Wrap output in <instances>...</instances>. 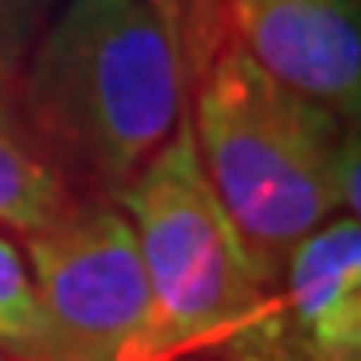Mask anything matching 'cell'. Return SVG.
Here are the masks:
<instances>
[{
  "label": "cell",
  "instance_id": "1",
  "mask_svg": "<svg viewBox=\"0 0 361 361\" xmlns=\"http://www.w3.org/2000/svg\"><path fill=\"white\" fill-rule=\"evenodd\" d=\"M26 100L59 155L122 195L180 118L173 26L147 0H67L34 56Z\"/></svg>",
  "mask_w": 361,
  "mask_h": 361
},
{
  "label": "cell",
  "instance_id": "2",
  "mask_svg": "<svg viewBox=\"0 0 361 361\" xmlns=\"http://www.w3.org/2000/svg\"><path fill=\"white\" fill-rule=\"evenodd\" d=\"M192 133L221 207L269 281L295 243L339 210L343 118L276 81L243 44H225L203 74Z\"/></svg>",
  "mask_w": 361,
  "mask_h": 361
},
{
  "label": "cell",
  "instance_id": "3",
  "mask_svg": "<svg viewBox=\"0 0 361 361\" xmlns=\"http://www.w3.org/2000/svg\"><path fill=\"white\" fill-rule=\"evenodd\" d=\"M122 200L137 218V243L152 291L147 361L262 314L266 276L243 247L200 162L192 114L144 162Z\"/></svg>",
  "mask_w": 361,
  "mask_h": 361
},
{
  "label": "cell",
  "instance_id": "4",
  "mask_svg": "<svg viewBox=\"0 0 361 361\" xmlns=\"http://www.w3.org/2000/svg\"><path fill=\"white\" fill-rule=\"evenodd\" d=\"M26 240L48 361H147L152 291L133 225L111 207H74Z\"/></svg>",
  "mask_w": 361,
  "mask_h": 361
},
{
  "label": "cell",
  "instance_id": "5",
  "mask_svg": "<svg viewBox=\"0 0 361 361\" xmlns=\"http://www.w3.org/2000/svg\"><path fill=\"white\" fill-rule=\"evenodd\" d=\"M258 67L288 89L357 118L361 107V30L354 0H225Z\"/></svg>",
  "mask_w": 361,
  "mask_h": 361
},
{
  "label": "cell",
  "instance_id": "6",
  "mask_svg": "<svg viewBox=\"0 0 361 361\" xmlns=\"http://www.w3.org/2000/svg\"><path fill=\"white\" fill-rule=\"evenodd\" d=\"M291 332L314 361H361V225L339 218L288 258Z\"/></svg>",
  "mask_w": 361,
  "mask_h": 361
},
{
  "label": "cell",
  "instance_id": "7",
  "mask_svg": "<svg viewBox=\"0 0 361 361\" xmlns=\"http://www.w3.org/2000/svg\"><path fill=\"white\" fill-rule=\"evenodd\" d=\"M74 207L78 203L56 162H48L0 107V221L34 236L63 221Z\"/></svg>",
  "mask_w": 361,
  "mask_h": 361
},
{
  "label": "cell",
  "instance_id": "8",
  "mask_svg": "<svg viewBox=\"0 0 361 361\" xmlns=\"http://www.w3.org/2000/svg\"><path fill=\"white\" fill-rule=\"evenodd\" d=\"M0 343L23 361H48V332L37 288L8 240H0Z\"/></svg>",
  "mask_w": 361,
  "mask_h": 361
},
{
  "label": "cell",
  "instance_id": "9",
  "mask_svg": "<svg viewBox=\"0 0 361 361\" xmlns=\"http://www.w3.org/2000/svg\"><path fill=\"white\" fill-rule=\"evenodd\" d=\"M236 361H314L310 350L295 339L291 328H284V321H251L243 328Z\"/></svg>",
  "mask_w": 361,
  "mask_h": 361
},
{
  "label": "cell",
  "instance_id": "10",
  "mask_svg": "<svg viewBox=\"0 0 361 361\" xmlns=\"http://www.w3.org/2000/svg\"><path fill=\"white\" fill-rule=\"evenodd\" d=\"M336 188H339V210L347 218H357V133L350 129L339 152V170H336Z\"/></svg>",
  "mask_w": 361,
  "mask_h": 361
},
{
  "label": "cell",
  "instance_id": "11",
  "mask_svg": "<svg viewBox=\"0 0 361 361\" xmlns=\"http://www.w3.org/2000/svg\"><path fill=\"white\" fill-rule=\"evenodd\" d=\"M147 4H152V8L162 15V19L173 26V8H177V0H147Z\"/></svg>",
  "mask_w": 361,
  "mask_h": 361
}]
</instances>
